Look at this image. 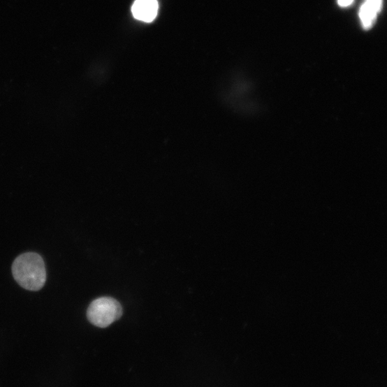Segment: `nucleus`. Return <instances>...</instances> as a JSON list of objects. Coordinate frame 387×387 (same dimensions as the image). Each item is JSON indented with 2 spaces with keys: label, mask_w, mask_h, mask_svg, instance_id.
<instances>
[{
  "label": "nucleus",
  "mask_w": 387,
  "mask_h": 387,
  "mask_svg": "<svg viewBox=\"0 0 387 387\" xmlns=\"http://www.w3.org/2000/svg\"><path fill=\"white\" fill-rule=\"evenodd\" d=\"M13 277L23 289L38 291L47 279L45 262L36 253H25L18 256L12 266Z\"/></svg>",
  "instance_id": "obj_1"
},
{
  "label": "nucleus",
  "mask_w": 387,
  "mask_h": 387,
  "mask_svg": "<svg viewBox=\"0 0 387 387\" xmlns=\"http://www.w3.org/2000/svg\"><path fill=\"white\" fill-rule=\"evenodd\" d=\"M122 314L121 304L116 299L102 297L91 303L87 311V317L94 326L105 328L119 319Z\"/></svg>",
  "instance_id": "obj_2"
},
{
  "label": "nucleus",
  "mask_w": 387,
  "mask_h": 387,
  "mask_svg": "<svg viewBox=\"0 0 387 387\" xmlns=\"http://www.w3.org/2000/svg\"><path fill=\"white\" fill-rule=\"evenodd\" d=\"M158 8L156 0H136L131 11L136 19L151 22L156 18Z\"/></svg>",
  "instance_id": "obj_3"
},
{
  "label": "nucleus",
  "mask_w": 387,
  "mask_h": 387,
  "mask_svg": "<svg viewBox=\"0 0 387 387\" xmlns=\"http://www.w3.org/2000/svg\"><path fill=\"white\" fill-rule=\"evenodd\" d=\"M378 13L366 3L361 7L359 16L366 29H370L373 25Z\"/></svg>",
  "instance_id": "obj_4"
},
{
  "label": "nucleus",
  "mask_w": 387,
  "mask_h": 387,
  "mask_svg": "<svg viewBox=\"0 0 387 387\" xmlns=\"http://www.w3.org/2000/svg\"><path fill=\"white\" fill-rule=\"evenodd\" d=\"M366 3L379 13L381 8L382 0H367Z\"/></svg>",
  "instance_id": "obj_5"
},
{
  "label": "nucleus",
  "mask_w": 387,
  "mask_h": 387,
  "mask_svg": "<svg viewBox=\"0 0 387 387\" xmlns=\"http://www.w3.org/2000/svg\"><path fill=\"white\" fill-rule=\"evenodd\" d=\"M353 0H338V3L341 7H348L352 4Z\"/></svg>",
  "instance_id": "obj_6"
}]
</instances>
